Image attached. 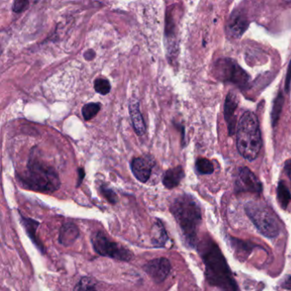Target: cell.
Masks as SVG:
<instances>
[{"label":"cell","instance_id":"1","mask_svg":"<svg viewBox=\"0 0 291 291\" xmlns=\"http://www.w3.org/2000/svg\"><path fill=\"white\" fill-rule=\"evenodd\" d=\"M198 248L205 266L208 284L221 291H238V285L230 267L216 243L206 237L198 243Z\"/></svg>","mask_w":291,"mask_h":291},{"label":"cell","instance_id":"2","mask_svg":"<svg viewBox=\"0 0 291 291\" xmlns=\"http://www.w3.org/2000/svg\"><path fill=\"white\" fill-rule=\"evenodd\" d=\"M170 211L180 225L185 241L190 247L198 245V230L202 222V211L192 196L183 194L172 201Z\"/></svg>","mask_w":291,"mask_h":291},{"label":"cell","instance_id":"3","mask_svg":"<svg viewBox=\"0 0 291 291\" xmlns=\"http://www.w3.org/2000/svg\"><path fill=\"white\" fill-rule=\"evenodd\" d=\"M19 180L29 190L43 193H53L61 186L56 170L50 165L30 157L27 170L19 176Z\"/></svg>","mask_w":291,"mask_h":291},{"label":"cell","instance_id":"4","mask_svg":"<svg viewBox=\"0 0 291 291\" xmlns=\"http://www.w3.org/2000/svg\"><path fill=\"white\" fill-rule=\"evenodd\" d=\"M237 146L241 156L248 161L256 159L261 151V128L258 118L253 112L246 111L239 120L237 130Z\"/></svg>","mask_w":291,"mask_h":291},{"label":"cell","instance_id":"5","mask_svg":"<svg viewBox=\"0 0 291 291\" xmlns=\"http://www.w3.org/2000/svg\"><path fill=\"white\" fill-rule=\"evenodd\" d=\"M245 211L249 220L262 235L269 238L279 236L281 230V223L268 206L259 202H249L246 204Z\"/></svg>","mask_w":291,"mask_h":291},{"label":"cell","instance_id":"6","mask_svg":"<svg viewBox=\"0 0 291 291\" xmlns=\"http://www.w3.org/2000/svg\"><path fill=\"white\" fill-rule=\"evenodd\" d=\"M215 76L222 82L233 84L239 88H245L249 82V75L238 63L231 59H220L215 64Z\"/></svg>","mask_w":291,"mask_h":291},{"label":"cell","instance_id":"7","mask_svg":"<svg viewBox=\"0 0 291 291\" xmlns=\"http://www.w3.org/2000/svg\"><path fill=\"white\" fill-rule=\"evenodd\" d=\"M91 243L96 253L102 256L115 259L118 261H130L133 254L119 243L113 242L102 231H96L91 236Z\"/></svg>","mask_w":291,"mask_h":291},{"label":"cell","instance_id":"8","mask_svg":"<svg viewBox=\"0 0 291 291\" xmlns=\"http://www.w3.org/2000/svg\"><path fill=\"white\" fill-rule=\"evenodd\" d=\"M236 190L238 192L261 194L262 191V184L249 168L240 167L236 180Z\"/></svg>","mask_w":291,"mask_h":291},{"label":"cell","instance_id":"9","mask_svg":"<svg viewBox=\"0 0 291 291\" xmlns=\"http://www.w3.org/2000/svg\"><path fill=\"white\" fill-rule=\"evenodd\" d=\"M145 271L154 283L161 284L167 279L171 271V263L167 258L160 257L149 261L144 266Z\"/></svg>","mask_w":291,"mask_h":291},{"label":"cell","instance_id":"10","mask_svg":"<svg viewBox=\"0 0 291 291\" xmlns=\"http://www.w3.org/2000/svg\"><path fill=\"white\" fill-rule=\"evenodd\" d=\"M156 165L154 160L151 157H141L132 160L131 169L135 178L139 181L146 183L151 174L152 168Z\"/></svg>","mask_w":291,"mask_h":291},{"label":"cell","instance_id":"11","mask_svg":"<svg viewBox=\"0 0 291 291\" xmlns=\"http://www.w3.org/2000/svg\"><path fill=\"white\" fill-rule=\"evenodd\" d=\"M238 96L234 91H230L228 93L225 102V107H224V114H225V122L227 123L228 132L229 134H234L236 128V109L238 108Z\"/></svg>","mask_w":291,"mask_h":291},{"label":"cell","instance_id":"12","mask_svg":"<svg viewBox=\"0 0 291 291\" xmlns=\"http://www.w3.org/2000/svg\"><path fill=\"white\" fill-rule=\"evenodd\" d=\"M248 19L246 17L245 14L242 11H235L230 15V19L228 21L227 29L228 33L233 38H240L243 33L248 28Z\"/></svg>","mask_w":291,"mask_h":291},{"label":"cell","instance_id":"13","mask_svg":"<svg viewBox=\"0 0 291 291\" xmlns=\"http://www.w3.org/2000/svg\"><path fill=\"white\" fill-rule=\"evenodd\" d=\"M79 235L80 231L78 227L73 223H66L60 229L59 243L65 247L72 245L77 240Z\"/></svg>","mask_w":291,"mask_h":291},{"label":"cell","instance_id":"14","mask_svg":"<svg viewBox=\"0 0 291 291\" xmlns=\"http://www.w3.org/2000/svg\"><path fill=\"white\" fill-rule=\"evenodd\" d=\"M184 177H185V172L183 170V167L181 166H178L166 171L162 178V183L167 189H173L180 185Z\"/></svg>","mask_w":291,"mask_h":291},{"label":"cell","instance_id":"15","mask_svg":"<svg viewBox=\"0 0 291 291\" xmlns=\"http://www.w3.org/2000/svg\"><path fill=\"white\" fill-rule=\"evenodd\" d=\"M129 113L135 132L139 136H142L145 132V125L144 119H143L142 114L140 112V104L137 101L130 103Z\"/></svg>","mask_w":291,"mask_h":291},{"label":"cell","instance_id":"16","mask_svg":"<svg viewBox=\"0 0 291 291\" xmlns=\"http://www.w3.org/2000/svg\"><path fill=\"white\" fill-rule=\"evenodd\" d=\"M21 220L23 223V226L26 229V231L28 234V237L31 238V240L33 241V243L35 244L36 247L40 249V250L44 253L45 252V248H44L43 244L41 243V240L38 239L37 237V228L40 225V223L36 220H32V219L25 218L24 216L21 215Z\"/></svg>","mask_w":291,"mask_h":291},{"label":"cell","instance_id":"17","mask_svg":"<svg viewBox=\"0 0 291 291\" xmlns=\"http://www.w3.org/2000/svg\"><path fill=\"white\" fill-rule=\"evenodd\" d=\"M168 240L167 233L165 230L164 225L160 220H156L151 229L152 243L156 247H164Z\"/></svg>","mask_w":291,"mask_h":291},{"label":"cell","instance_id":"18","mask_svg":"<svg viewBox=\"0 0 291 291\" xmlns=\"http://www.w3.org/2000/svg\"><path fill=\"white\" fill-rule=\"evenodd\" d=\"M277 197L279 204L283 209H286L291 201V194L289 188L287 187L284 181H280L277 188Z\"/></svg>","mask_w":291,"mask_h":291},{"label":"cell","instance_id":"19","mask_svg":"<svg viewBox=\"0 0 291 291\" xmlns=\"http://www.w3.org/2000/svg\"><path fill=\"white\" fill-rule=\"evenodd\" d=\"M284 96L280 92L274 101V107H273V110H271V124L274 127H275L279 122V118L281 115L282 109H283V106H284Z\"/></svg>","mask_w":291,"mask_h":291},{"label":"cell","instance_id":"20","mask_svg":"<svg viewBox=\"0 0 291 291\" xmlns=\"http://www.w3.org/2000/svg\"><path fill=\"white\" fill-rule=\"evenodd\" d=\"M196 169L200 174H211L215 171V167L209 160L200 158L196 162Z\"/></svg>","mask_w":291,"mask_h":291},{"label":"cell","instance_id":"21","mask_svg":"<svg viewBox=\"0 0 291 291\" xmlns=\"http://www.w3.org/2000/svg\"><path fill=\"white\" fill-rule=\"evenodd\" d=\"M101 109V105L98 103H91L87 104L82 108V115L86 121L93 119L96 114H99Z\"/></svg>","mask_w":291,"mask_h":291},{"label":"cell","instance_id":"22","mask_svg":"<svg viewBox=\"0 0 291 291\" xmlns=\"http://www.w3.org/2000/svg\"><path fill=\"white\" fill-rule=\"evenodd\" d=\"M74 291H99L96 288V281L88 277H84L80 280Z\"/></svg>","mask_w":291,"mask_h":291},{"label":"cell","instance_id":"23","mask_svg":"<svg viewBox=\"0 0 291 291\" xmlns=\"http://www.w3.org/2000/svg\"><path fill=\"white\" fill-rule=\"evenodd\" d=\"M94 89L98 93L107 95L111 90V86L106 79L99 78L94 82Z\"/></svg>","mask_w":291,"mask_h":291},{"label":"cell","instance_id":"24","mask_svg":"<svg viewBox=\"0 0 291 291\" xmlns=\"http://www.w3.org/2000/svg\"><path fill=\"white\" fill-rule=\"evenodd\" d=\"M101 191L104 198L109 201V203H112V204L117 203L118 199H117V194L111 189H109V187H107L105 185H102Z\"/></svg>","mask_w":291,"mask_h":291},{"label":"cell","instance_id":"25","mask_svg":"<svg viewBox=\"0 0 291 291\" xmlns=\"http://www.w3.org/2000/svg\"><path fill=\"white\" fill-rule=\"evenodd\" d=\"M28 1H15L13 5V10L15 12H22L28 7Z\"/></svg>","mask_w":291,"mask_h":291},{"label":"cell","instance_id":"26","mask_svg":"<svg viewBox=\"0 0 291 291\" xmlns=\"http://www.w3.org/2000/svg\"><path fill=\"white\" fill-rule=\"evenodd\" d=\"M290 81H291V61L289 64V69H288V71H287L286 80H285V86H284V89H285V91L287 93L289 91V87H290Z\"/></svg>","mask_w":291,"mask_h":291},{"label":"cell","instance_id":"27","mask_svg":"<svg viewBox=\"0 0 291 291\" xmlns=\"http://www.w3.org/2000/svg\"><path fill=\"white\" fill-rule=\"evenodd\" d=\"M282 287L284 288V289L291 290V276L288 277V278L284 280V283L282 284Z\"/></svg>","mask_w":291,"mask_h":291},{"label":"cell","instance_id":"28","mask_svg":"<svg viewBox=\"0 0 291 291\" xmlns=\"http://www.w3.org/2000/svg\"><path fill=\"white\" fill-rule=\"evenodd\" d=\"M84 177H85V172H84L83 168H80L79 169V181L78 184H77V186H80L81 182L83 181Z\"/></svg>","mask_w":291,"mask_h":291},{"label":"cell","instance_id":"29","mask_svg":"<svg viewBox=\"0 0 291 291\" xmlns=\"http://www.w3.org/2000/svg\"><path fill=\"white\" fill-rule=\"evenodd\" d=\"M285 172H286L287 176L289 178L291 183V163L285 166Z\"/></svg>","mask_w":291,"mask_h":291}]
</instances>
